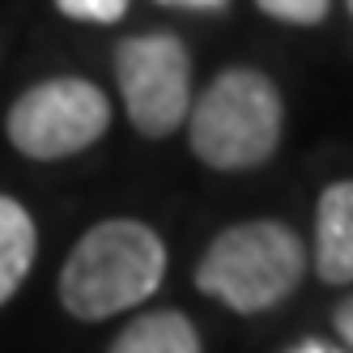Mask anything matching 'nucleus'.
I'll use <instances>...</instances> for the list:
<instances>
[{"mask_svg": "<svg viewBox=\"0 0 353 353\" xmlns=\"http://www.w3.org/2000/svg\"><path fill=\"white\" fill-rule=\"evenodd\" d=\"M166 247L145 221H98L72 247L60 272V302L72 319H111L162 285Z\"/></svg>", "mask_w": 353, "mask_h": 353, "instance_id": "nucleus-1", "label": "nucleus"}, {"mask_svg": "<svg viewBox=\"0 0 353 353\" xmlns=\"http://www.w3.org/2000/svg\"><path fill=\"white\" fill-rule=\"evenodd\" d=\"M302 272H307V247L290 225L243 221L209 243L196 268V290L239 315H260L298 290Z\"/></svg>", "mask_w": 353, "mask_h": 353, "instance_id": "nucleus-2", "label": "nucleus"}, {"mask_svg": "<svg viewBox=\"0 0 353 353\" xmlns=\"http://www.w3.org/2000/svg\"><path fill=\"white\" fill-rule=\"evenodd\" d=\"M281 94L256 68H225L192 107V154L213 170H251L281 141Z\"/></svg>", "mask_w": 353, "mask_h": 353, "instance_id": "nucleus-3", "label": "nucleus"}, {"mask_svg": "<svg viewBox=\"0 0 353 353\" xmlns=\"http://www.w3.org/2000/svg\"><path fill=\"white\" fill-rule=\"evenodd\" d=\"M111 123V103L94 81L81 77H56L39 81L13 103L5 132L17 154L52 162L90 149Z\"/></svg>", "mask_w": 353, "mask_h": 353, "instance_id": "nucleus-4", "label": "nucleus"}, {"mask_svg": "<svg viewBox=\"0 0 353 353\" xmlns=\"http://www.w3.org/2000/svg\"><path fill=\"white\" fill-rule=\"evenodd\" d=\"M115 81L141 137H170L192 111V60L174 34H132L115 47Z\"/></svg>", "mask_w": 353, "mask_h": 353, "instance_id": "nucleus-5", "label": "nucleus"}, {"mask_svg": "<svg viewBox=\"0 0 353 353\" xmlns=\"http://www.w3.org/2000/svg\"><path fill=\"white\" fill-rule=\"evenodd\" d=\"M315 272L327 285L353 281V179L332 183L315 209Z\"/></svg>", "mask_w": 353, "mask_h": 353, "instance_id": "nucleus-6", "label": "nucleus"}, {"mask_svg": "<svg viewBox=\"0 0 353 353\" xmlns=\"http://www.w3.org/2000/svg\"><path fill=\"white\" fill-rule=\"evenodd\" d=\"M107 353H200V336L188 315L154 311V315L132 319Z\"/></svg>", "mask_w": 353, "mask_h": 353, "instance_id": "nucleus-7", "label": "nucleus"}, {"mask_svg": "<svg viewBox=\"0 0 353 353\" xmlns=\"http://www.w3.org/2000/svg\"><path fill=\"white\" fill-rule=\"evenodd\" d=\"M34 221L13 196H0V307L17 294L34 264Z\"/></svg>", "mask_w": 353, "mask_h": 353, "instance_id": "nucleus-8", "label": "nucleus"}, {"mask_svg": "<svg viewBox=\"0 0 353 353\" xmlns=\"http://www.w3.org/2000/svg\"><path fill=\"white\" fill-rule=\"evenodd\" d=\"M256 5L276 21H290V26H315L327 17L332 0H256Z\"/></svg>", "mask_w": 353, "mask_h": 353, "instance_id": "nucleus-9", "label": "nucleus"}, {"mask_svg": "<svg viewBox=\"0 0 353 353\" xmlns=\"http://www.w3.org/2000/svg\"><path fill=\"white\" fill-rule=\"evenodd\" d=\"M64 17H77V21H98V26H107V21H119L123 9H128V0H56Z\"/></svg>", "mask_w": 353, "mask_h": 353, "instance_id": "nucleus-10", "label": "nucleus"}, {"mask_svg": "<svg viewBox=\"0 0 353 353\" xmlns=\"http://www.w3.org/2000/svg\"><path fill=\"white\" fill-rule=\"evenodd\" d=\"M158 5H166V9H196V13H217V9L230 5V0H158Z\"/></svg>", "mask_w": 353, "mask_h": 353, "instance_id": "nucleus-11", "label": "nucleus"}, {"mask_svg": "<svg viewBox=\"0 0 353 353\" xmlns=\"http://www.w3.org/2000/svg\"><path fill=\"white\" fill-rule=\"evenodd\" d=\"M336 332H341V336H345V345L353 349V294L336 307Z\"/></svg>", "mask_w": 353, "mask_h": 353, "instance_id": "nucleus-12", "label": "nucleus"}, {"mask_svg": "<svg viewBox=\"0 0 353 353\" xmlns=\"http://www.w3.org/2000/svg\"><path fill=\"white\" fill-rule=\"evenodd\" d=\"M294 353H336V349H327V345H319V341H307V345H298Z\"/></svg>", "mask_w": 353, "mask_h": 353, "instance_id": "nucleus-13", "label": "nucleus"}, {"mask_svg": "<svg viewBox=\"0 0 353 353\" xmlns=\"http://www.w3.org/2000/svg\"><path fill=\"white\" fill-rule=\"evenodd\" d=\"M349 13H353V0H349Z\"/></svg>", "mask_w": 353, "mask_h": 353, "instance_id": "nucleus-14", "label": "nucleus"}]
</instances>
